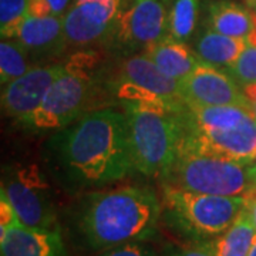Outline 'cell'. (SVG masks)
<instances>
[{
	"label": "cell",
	"mask_w": 256,
	"mask_h": 256,
	"mask_svg": "<svg viewBox=\"0 0 256 256\" xmlns=\"http://www.w3.org/2000/svg\"><path fill=\"white\" fill-rule=\"evenodd\" d=\"M181 152H196L254 165L256 161V118L240 106L195 107L180 111Z\"/></svg>",
	"instance_id": "3"
},
{
	"label": "cell",
	"mask_w": 256,
	"mask_h": 256,
	"mask_svg": "<svg viewBox=\"0 0 256 256\" xmlns=\"http://www.w3.org/2000/svg\"><path fill=\"white\" fill-rule=\"evenodd\" d=\"M18 214L22 225L28 228L58 229L52 192L37 165H14L3 175L2 188Z\"/></svg>",
	"instance_id": "9"
},
{
	"label": "cell",
	"mask_w": 256,
	"mask_h": 256,
	"mask_svg": "<svg viewBox=\"0 0 256 256\" xmlns=\"http://www.w3.org/2000/svg\"><path fill=\"white\" fill-rule=\"evenodd\" d=\"M52 161L64 180L94 186L131 174L134 166L126 114L97 110L84 114L52 140Z\"/></svg>",
	"instance_id": "1"
},
{
	"label": "cell",
	"mask_w": 256,
	"mask_h": 256,
	"mask_svg": "<svg viewBox=\"0 0 256 256\" xmlns=\"http://www.w3.org/2000/svg\"><path fill=\"white\" fill-rule=\"evenodd\" d=\"M168 256H215V255H214V252H212L210 248L206 246L204 242H195L194 245H190V246L175 249V250H172L171 254H168Z\"/></svg>",
	"instance_id": "26"
},
{
	"label": "cell",
	"mask_w": 256,
	"mask_h": 256,
	"mask_svg": "<svg viewBox=\"0 0 256 256\" xmlns=\"http://www.w3.org/2000/svg\"><path fill=\"white\" fill-rule=\"evenodd\" d=\"M249 172H250V190L256 191V164L249 165Z\"/></svg>",
	"instance_id": "31"
},
{
	"label": "cell",
	"mask_w": 256,
	"mask_h": 256,
	"mask_svg": "<svg viewBox=\"0 0 256 256\" xmlns=\"http://www.w3.org/2000/svg\"><path fill=\"white\" fill-rule=\"evenodd\" d=\"M97 56L80 52L64 63L63 73L52 84L44 100L24 124L34 131L63 130L82 117L92 92Z\"/></svg>",
	"instance_id": "6"
},
{
	"label": "cell",
	"mask_w": 256,
	"mask_h": 256,
	"mask_svg": "<svg viewBox=\"0 0 256 256\" xmlns=\"http://www.w3.org/2000/svg\"><path fill=\"white\" fill-rule=\"evenodd\" d=\"M248 256H256V239H255V242H254V245H252V248H250L249 255Z\"/></svg>",
	"instance_id": "32"
},
{
	"label": "cell",
	"mask_w": 256,
	"mask_h": 256,
	"mask_svg": "<svg viewBox=\"0 0 256 256\" xmlns=\"http://www.w3.org/2000/svg\"><path fill=\"white\" fill-rule=\"evenodd\" d=\"M168 12L164 0H131L121 8L107 40L122 54L144 53L168 36Z\"/></svg>",
	"instance_id": "10"
},
{
	"label": "cell",
	"mask_w": 256,
	"mask_h": 256,
	"mask_svg": "<svg viewBox=\"0 0 256 256\" xmlns=\"http://www.w3.org/2000/svg\"><path fill=\"white\" fill-rule=\"evenodd\" d=\"M144 54L151 58L165 74L180 82L202 63L195 52L186 46V43L176 42L168 36L148 47Z\"/></svg>",
	"instance_id": "16"
},
{
	"label": "cell",
	"mask_w": 256,
	"mask_h": 256,
	"mask_svg": "<svg viewBox=\"0 0 256 256\" xmlns=\"http://www.w3.org/2000/svg\"><path fill=\"white\" fill-rule=\"evenodd\" d=\"M252 16H254V28H252V32H250V34L248 36L246 40L249 44L256 46V13H252Z\"/></svg>",
	"instance_id": "30"
},
{
	"label": "cell",
	"mask_w": 256,
	"mask_h": 256,
	"mask_svg": "<svg viewBox=\"0 0 256 256\" xmlns=\"http://www.w3.org/2000/svg\"><path fill=\"white\" fill-rule=\"evenodd\" d=\"M18 224L20 220L13 205L8 200L6 194L0 191V234Z\"/></svg>",
	"instance_id": "25"
},
{
	"label": "cell",
	"mask_w": 256,
	"mask_h": 256,
	"mask_svg": "<svg viewBox=\"0 0 256 256\" xmlns=\"http://www.w3.org/2000/svg\"><path fill=\"white\" fill-rule=\"evenodd\" d=\"M74 0H47L48 6L52 8V12L54 16H63L67 10L70 9V3Z\"/></svg>",
	"instance_id": "28"
},
{
	"label": "cell",
	"mask_w": 256,
	"mask_h": 256,
	"mask_svg": "<svg viewBox=\"0 0 256 256\" xmlns=\"http://www.w3.org/2000/svg\"><path fill=\"white\" fill-rule=\"evenodd\" d=\"M80 2H87V0H74L73 3H80Z\"/></svg>",
	"instance_id": "34"
},
{
	"label": "cell",
	"mask_w": 256,
	"mask_h": 256,
	"mask_svg": "<svg viewBox=\"0 0 256 256\" xmlns=\"http://www.w3.org/2000/svg\"><path fill=\"white\" fill-rule=\"evenodd\" d=\"M121 10V0H87L73 3L63 14L68 46L86 47L108 38Z\"/></svg>",
	"instance_id": "12"
},
{
	"label": "cell",
	"mask_w": 256,
	"mask_h": 256,
	"mask_svg": "<svg viewBox=\"0 0 256 256\" xmlns=\"http://www.w3.org/2000/svg\"><path fill=\"white\" fill-rule=\"evenodd\" d=\"M240 87L256 84V46L248 44L238 60L226 68Z\"/></svg>",
	"instance_id": "23"
},
{
	"label": "cell",
	"mask_w": 256,
	"mask_h": 256,
	"mask_svg": "<svg viewBox=\"0 0 256 256\" xmlns=\"http://www.w3.org/2000/svg\"><path fill=\"white\" fill-rule=\"evenodd\" d=\"M30 0H0V33L13 38L20 23L28 16Z\"/></svg>",
	"instance_id": "22"
},
{
	"label": "cell",
	"mask_w": 256,
	"mask_h": 256,
	"mask_svg": "<svg viewBox=\"0 0 256 256\" xmlns=\"http://www.w3.org/2000/svg\"><path fill=\"white\" fill-rule=\"evenodd\" d=\"M200 0H174L168 12V37L186 43L198 22Z\"/></svg>",
	"instance_id": "20"
},
{
	"label": "cell",
	"mask_w": 256,
	"mask_h": 256,
	"mask_svg": "<svg viewBox=\"0 0 256 256\" xmlns=\"http://www.w3.org/2000/svg\"><path fill=\"white\" fill-rule=\"evenodd\" d=\"M180 87L181 97L188 106H240L249 108V102L244 90L234 80V77L225 68H220L204 62L185 80L180 82Z\"/></svg>",
	"instance_id": "11"
},
{
	"label": "cell",
	"mask_w": 256,
	"mask_h": 256,
	"mask_svg": "<svg viewBox=\"0 0 256 256\" xmlns=\"http://www.w3.org/2000/svg\"><path fill=\"white\" fill-rule=\"evenodd\" d=\"M98 256H154V252L140 242H130L104 249V252Z\"/></svg>",
	"instance_id": "24"
},
{
	"label": "cell",
	"mask_w": 256,
	"mask_h": 256,
	"mask_svg": "<svg viewBox=\"0 0 256 256\" xmlns=\"http://www.w3.org/2000/svg\"><path fill=\"white\" fill-rule=\"evenodd\" d=\"M255 164H256V161H255Z\"/></svg>",
	"instance_id": "35"
},
{
	"label": "cell",
	"mask_w": 256,
	"mask_h": 256,
	"mask_svg": "<svg viewBox=\"0 0 256 256\" xmlns=\"http://www.w3.org/2000/svg\"><path fill=\"white\" fill-rule=\"evenodd\" d=\"M0 256H66V248L58 229L18 224L0 234Z\"/></svg>",
	"instance_id": "15"
},
{
	"label": "cell",
	"mask_w": 256,
	"mask_h": 256,
	"mask_svg": "<svg viewBox=\"0 0 256 256\" xmlns=\"http://www.w3.org/2000/svg\"><path fill=\"white\" fill-rule=\"evenodd\" d=\"M256 239V229L245 208L225 232L204 240L215 256H248Z\"/></svg>",
	"instance_id": "19"
},
{
	"label": "cell",
	"mask_w": 256,
	"mask_h": 256,
	"mask_svg": "<svg viewBox=\"0 0 256 256\" xmlns=\"http://www.w3.org/2000/svg\"><path fill=\"white\" fill-rule=\"evenodd\" d=\"M242 90H244V94H245L248 102H249V108L256 118V84L245 86V87H242Z\"/></svg>",
	"instance_id": "29"
},
{
	"label": "cell",
	"mask_w": 256,
	"mask_h": 256,
	"mask_svg": "<svg viewBox=\"0 0 256 256\" xmlns=\"http://www.w3.org/2000/svg\"><path fill=\"white\" fill-rule=\"evenodd\" d=\"M206 28L238 38H248L254 28V16L234 0H210L206 4Z\"/></svg>",
	"instance_id": "17"
},
{
	"label": "cell",
	"mask_w": 256,
	"mask_h": 256,
	"mask_svg": "<svg viewBox=\"0 0 256 256\" xmlns=\"http://www.w3.org/2000/svg\"><path fill=\"white\" fill-rule=\"evenodd\" d=\"M63 64L32 67L28 73L3 86L2 108L20 124H26L44 100L56 78L63 73Z\"/></svg>",
	"instance_id": "13"
},
{
	"label": "cell",
	"mask_w": 256,
	"mask_h": 256,
	"mask_svg": "<svg viewBox=\"0 0 256 256\" xmlns=\"http://www.w3.org/2000/svg\"><path fill=\"white\" fill-rule=\"evenodd\" d=\"M13 38L28 56L47 57L66 50L63 16H28L16 30Z\"/></svg>",
	"instance_id": "14"
},
{
	"label": "cell",
	"mask_w": 256,
	"mask_h": 256,
	"mask_svg": "<svg viewBox=\"0 0 256 256\" xmlns=\"http://www.w3.org/2000/svg\"><path fill=\"white\" fill-rule=\"evenodd\" d=\"M114 87L122 104L160 106L174 111L188 106L181 97L180 82L165 74L144 53L122 62Z\"/></svg>",
	"instance_id": "8"
},
{
	"label": "cell",
	"mask_w": 256,
	"mask_h": 256,
	"mask_svg": "<svg viewBox=\"0 0 256 256\" xmlns=\"http://www.w3.org/2000/svg\"><path fill=\"white\" fill-rule=\"evenodd\" d=\"M244 208L248 212V215L250 218V222H252V225L256 229V191L250 190L245 195V205H244Z\"/></svg>",
	"instance_id": "27"
},
{
	"label": "cell",
	"mask_w": 256,
	"mask_h": 256,
	"mask_svg": "<svg viewBox=\"0 0 256 256\" xmlns=\"http://www.w3.org/2000/svg\"><path fill=\"white\" fill-rule=\"evenodd\" d=\"M122 106L128 121L136 171L162 178L180 154V111L160 106Z\"/></svg>",
	"instance_id": "4"
},
{
	"label": "cell",
	"mask_w": 256,
	"mask_h": 256,
	"mask_svg": "<svg viewBox=\"0 0 256 256\" xmlns=\"http://www.w3.org/2000/svg\"><path fill=\"white\" fill-rule=\"evenodd\" d=\"M30 56L14 38H2L0 43V82L6 86L32 68Z\"/></svg>",
	"instance_id": "21"
},
{
	"label": "cell",
	"mask_w": 256,
	"mask_h": 256,
	"mask_svg": "<svg viewBox=\"0 0 256 256\" xmlns=\"http://www.w3.org/2000/svg\"><path fill=\"white\" fill-rule=\"evenodd\" d=\"M249 4H256V0H246Z\"/></svg>",
	"instance_id": "33"
},
{
	"label": "cell",
	"mask_w": 256,
	"mask_h": 256,
	"mask_svg": "<svg viewBox=\"0 0 256 256\" xmlns=\"http://www.w3.org/2000/svg\"><path fill=\"white\" fill-rule=\"evenodd\" d=\"M245 196H220L162 185L166 222L194 242H204L225 232L244 210Z\"/></svg>",
	"instance_id": "5"
},
{
	"label": "cell",
	"mask_w": 256,
	"mask_h": 256,
	"mask_svg": "<svg viewBox=\"0 0 256 256\" xmlns=\"http://www.w3.org/2000/svg\"><path fill=\"white\" fill-rule=\"evenodd\" d=\"M248 44L246 38L230 37L206 28L195 40L194 52L204 63L226 70L238 60Z\"/></svg>",
	"instance_id": "18"
},
{
	"label": "cell",
	"mask_w": 256,
	"mask_h": 256,
	"mask_svg": "<svg viewBox=\"0 0 256 256\" xmlns=\"http://www.w3.org/2000/svg\"><path fill=\"white\" fill-rule=\"evenodd\" d=\"M161 214L162 205L152 190L126 186L87 195L78 226L92 249H108L151 238Z\"/></svg>",
	"instance_id": "2"
},
{
	"label": "cell",
	"mask_w": 256,
	"mask_h": 256,
	"mask_svg": "<svg viewBox=\"0 0 256 256\" xmlns=\"http://www.w3.org/2000/svg\"><path fill=\"white\" fill-rule=\"evenodd\" d=\"M161 181L185 191L220 196H245L250 191L249 165L196 152L178 154Z\"/></svg>",
	"instance_id": "7"
}]
</instances>
